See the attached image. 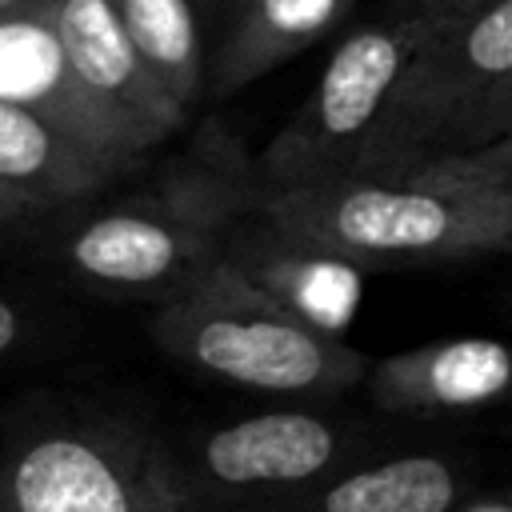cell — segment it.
Returning <instances> with one entry per match:
<instances>
[{
	"label": "cell",
	"instance_id": "6da1fadb",
	"mask_svg": "<svg viewBox=\"0 0 512 512\" xmlns=\"http://www.w3.org/2000/svg\"><path fill=\"white\" fill-rule=\"evenodd\" d=\"M252 204V168L228 156L200 160L172 172L152 192L76 224L60 260L96 292L172 300L224 256L228 232Z\"/></svg>",
	"mask_w": 512,
	"mask_h": 512
},
{
	"label": "cell",
	"instance_id": "7a4b0ae2",
	"mask_svg": "<svg viewBox=\"0 0 512 512\" xmlns=\"http://www.w3.org/2000/svg\"><path fill=\"white\" fill-rule=\"evenodd\" d=\"M252 212L364 272L512 252L508 228L480 200L408 176H336L256 192Z\"/></svg>",
	"mask_w": 512,
	"mask_h": 512
},
{
	"label": "cell",
	"instance_id": "3957f363",
	"mask_svg": "<svg viewBox=\"0 0 512 512\" xmlns=\"http://www.w3.org/2000/svg\"><path fill=\"white\" fill-rule=\"evenodd\" d=\"M152 336L184 368L248 392L332 396L368 372L352 344L292 320L224 260L172 300H160Z\"/></svg>",
	"mask_w": 512,
	"mask_h": 512
},
{
	"label": "cell",
	"instance_id": "277c9868",
	"mask_svg": "<svg viewBox=\"0 0 512 512\" xmlns=\"http://www.w3.org/2000/svg\"><path fill=\"white\" fill-rule=\"evenodd\" d=\"M440 24V16L412 4L396 20L348 32L332 48L296 116L260 152L252 168L256 192L360 176L404 68Z\"/></svg>",
	"mask_w": 512,
	"mask_h": 512
},
{
	"label": "cell",
	"instance_id": "5b68a950",
	"mask_svg": "<svg viewBox=\"0 0 512 512\" xmlns=\"http://www.w3.org/2000/svg\"><path fill=\"white\" fill-rule=\"evenodd\" d=\"M0 512H196V488L136 424L56 420L4 452Z\"/></svg>",
	"mask_w": 512,
	"mask_h": 512
},
{
	"label": "cell",
	"instance_id": "8992f818",
	"mask_svg": "<svg viewBox=\"0 0 512 512\" xmlns=\"http://www.w3.org/2000/svg\"><path fill=\"white\" fill-rule=\"evenodd\" d=\"M512 76V0L444 20L404 68L360 176H404L500 80Z\"/></svg>",
	"mask_w": 512,
	"mask_h": 512
},
{
	"label": "cell",
	"instance_id": "52a82bcc",
	"mask_svg": "<svg viewBox=\"0 0 512 512\" xmlns=\"http://www.w3.org/2000/svg\"><path fill=\"white\" fill-rule=\"evenodd\" d=\"M0 104L40 116L44 124L72 136L76 144L124 168H132L148 152L136 140V132L124 128L72 72L56 40L48 0H40L36 8L0 16Z\"/></svg>",
	"mask_w": 512,
	"mask_h": 512
},
{
	"label": "cell",
	"instance_id": "ba28073f",
	"mask_svg": "<svg viewBox=\"0 0 512 512\" xmlns=\"http://www.w3.org/2000/svg\"><path fill=\"white\" fill-rule=\"evenodd\" d=\"M220 260L232 264L256 292L280 304L292 320L332 340L344 336L364 300V268L268 224L256 212L236 220Z\"/></svg>",
	"mask_w": 512,
	"mask_h": 512
},
{
	"label": "cell",
	"instance_id": "9c48e42d",
	"mask_svg": "<svg viewBox=\"0 0 512 512\" xmlns=\"http://www.w3.org/2000/svg\"><path fill=\"white\" fill-rule=\"evenodd\" d=\"M48 16L80 84L132 128L144 148L184 124V112L148 76L108 0H48Z\"/></svg>",
	"mask_w": 512,
	"mask_h": 512
},
{
	"label": "cell",
	"instance_id": "30bf717a",
	"mask_svg": "<svg viewBox=\"0 0 512 512\" xmlns=\"http://www.w3.org/2000/svg\"><path fill=\"white\" fill-rule=\"evenodd\" d=\"M336 428L312 412L280 408L216 428L200 444V476L216 492H284L312 484L340 460Z\"/></svg>",
	"mask_w": 512,
	"mask_h": 512
},
{
	"label": "cell",
	"instance_id": "8fae6325",
	"mask_svg": "<svg viewBox=\"0 0 512 512\" xmlns=\"http://www.w3.org/2000/svg\"><path fill=\"white\" fill-rule=\"evenodd\" d=\"M368 396L396 416L472 412L512 392V344L496 336H452L376 360Z\"/></svg>",
	"mask_w": 512,
	"mask_h": 512
},
{
	"label": "cell",
	"instance_id": "7c38bea8",
	"mask_svg": "<svg viewBox=\"0 0 512 512\" xmlns=\"http://www.w3.org/2000/svg\"><path fill=\"white\" fill-rule=\"evenodd\" d=\"M120 172L128 168L76 144L40 116L0 104V188L28 212L88 200Z\"/></svg>",
	"mask_w": 512,
	"mask_h": 512
},
{
	"label": "cell",
	"instance_id": "4fadbf2b",
	"mask_svg": "<svg viewBox=\"0 0 512 512\" xmlns=\"http://www.w3.org/2000/svg\"><path fill=\"white\" fill-rule=\"evenodd\" d=\"M356 0H228L224 32L208 64L212 96H232L300 56L344 20Z\"/></svg>",
	"mask_w": 512,
	"mask_h": 512
},
{
	"label": "cell",
	"instance_id": "5bb4252c",
	"mask_svg": "<svg viewBox=\"0 0 512 512\" xmlns=\"http://www.w3.org/2000/svg\"><path fill=\"white\" fill-rule=\"evenodd\" d=\"M160 92L188 116L204 88V44L192 0H108Z\"/></svg>",
	"mask_w": 512,
	"mask_h": 512
},
{
	"label": "cell",
	"instance_id": "9a60e30c",
	"mask_svg": "<svg viewBox=\"0 0 512 512\" xmlns=\"http://www.w3.org/2000/svg\"><path fill=\"white\" fill-rule=\"evenodd\" d=\"M460 476L436 456H400L372 468L344 472L316 500L312 512H452Z\"/></svg>",
	"mask_w": 512,
	"mask_h": 512
},
{
	"label": "cell",
	"instance_id": "2e32d148",
	"mask_svg": "<svg viewBox=\"0 0 512 512\" xmlns=\"http://www.w3.org/2000/svg\"><path fill=\"white\" fill-rule=\"evenodd\" d=\"M512 136V76L500 80L492 92H484L440 140V148L432 156H444V152H468V148H484V144H496ZM428 156V160H432Z\"/></svg>",
	"mask_w": 512,
	"mask_h": 512
},
{
	"label": "cell",
	"instance_id": "e0dca14e",
	"mask_svg": "<svg viewBox=\"0 0 512 512\" xmlns=\"http://www.w3.org/2000/svg\"><path fill=\"white\" fill-rule=\"evenodd\" d=\"M408 180L432 184V188H456L480 200L512 236V168H492V172H432V168H412L404 172Z\"/></svg>",
	"mask_w": 512,
	"mask_h": 512
},
{
	"label": "cell",
	"instance_id": "ac0fdd59",
	"mask_svg": "<svg viewBox=\"0 0 512 512\" xmlns=\"http://www.w3.org/2000/svg\"><path fill=\"white\" fill-rule=\"evenodd\" d=\"M416 168H432V172H492V168H512V136L484 144V148H468V152H444L432 156Z\"/></svg>",
	"mask_w": 512,
	"mask_h": 512
},
{
	"label": "cell",
	"instance_id": "d6986e66",
	"mask_svg": "<svg viewBox=\"0 0 512 512\" xmlns=\"http://www.w3.org/2000/svg\"><path fill=\"white\" fill-rule=\"evenodd\" d=\"M24 332H28L24 312H20L12 300H4V296H0V356H4L8 348H16V344L24 340Z\"/></svg>",
	"mask_w": 512,
	"mask_h": 512
},
{
	"label": "cell",
	"instance_id": "ffe728a7",
	"mask_svg": "<svg viewBox=\"0 0 512 512\" xmlns=\"http://www.w3.org/2000/svg\"><path fill=\"white\" fill-rule=\"evenodd\" d=\"M492 4H500V0H416V8H424L440 20H464V16H472L480 8H492Z\"/></svg>",
	"mask_w": 512,
	"mask_h": 512
},
{
	"label": "cell",
	"instance_id": "44dd1931",
	"mask_svg": "<svg viewBox=\"0 0 512 512\" xmlns=\"http://www.w3.org/2000/svg\"><path fill=\"white\" fill-rule=\"evenodd\" d=\"M452 512H512V492H500V496H484V500H472L464 508H452Z\"/></svg>",
	"mask_w": 512,
	"mask_h": 512
},
{
	"label": "cell",
	"instance_id": "7402d4cb",
	"mask_svg": "<svg viewBox=\"0 0 512 512\" xmlns=\"http://www.w3.org/2000/svg\"><path fill=\"white\" fill-rule=\"evenodd\" d=\"M20 216H28V208H24L16 196H8V192L0 188V224H8V220H20Z\"/></svg>",
	"mask_w": 512,
	"mask_h": 512
},
{
	"label": "cell",
	"instance_id": "603a6c76",
	"mask_svg": "<svg viewBox=\"0 0 512 512\" xmlns=\"http://www.w3.org/2000/svg\"><path fill=\"white\" fill-rule=\"evenodd\" d=\"M40 0H0V16L4 12H24V8H36Z\"/></svg>",
	"mask_w": 512,
	"mask_h": 512
},
{
	"label": "cell",
	"instance_id": "cb8c5ba5",
	"mask_svg": "<svg viewBox=\"0 0 512 512\" xmlns=\"http://www.w3.org/2000/svg\"><path fill=\"white\" fill-rule=\"evenodd\" d=\"M204 4H208V8H216V12H224V4H228V0H204Z\"/></svg>",
	"mask_w": 512,
	"mask_h": 512
}]
</instances>
